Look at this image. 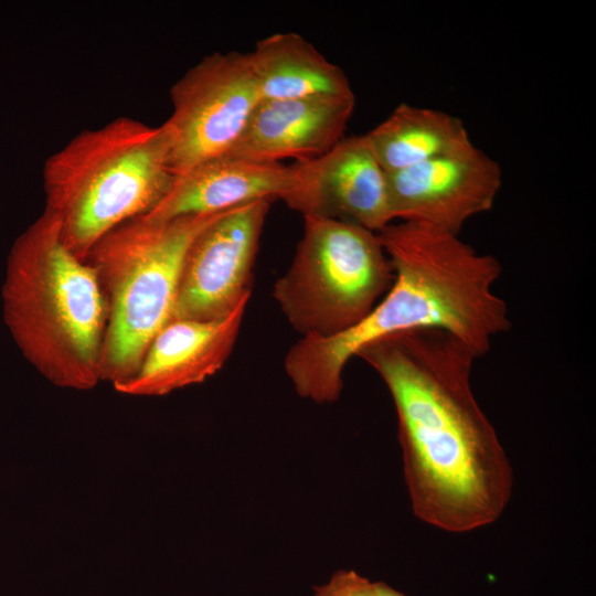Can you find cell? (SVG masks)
<instances>
[{"instance_id": "obj_6", "label": "cell", "mask_w": 596, "mask_h": 596, "mask_svg": "<svg viewBox=\"0 0 596 596\" xmlns=\"http://www.w3.org/2000/svg\"><path fill=\"white\" fill-rule=\"evenodd\" d=\"M392 263L379 233L304 216V233L273 297L301 337H331L363 320L390 289Z\"/></svg>"}, {"instance_id": "obj_15", "label": "cell", "mask_w": 596, "mask_h": 596, "mask_svg": "<svg viewBox=\"0 0 596 596\" xmlns=\"http://www.w3.org/2000/svg\"><path fill=\"white\" fill-rule=\"evenodd\" d=\"M365 137L386 172L414 167L475 145L458 117L405 103Z\"/></svg>"}, {"instance_id": "obj_4", "label": "cell", "mask_w": 596, "mask_h": 596, "mask_svg": "<svg viewBox=\"0 0 596 596\" xmlns=\"http://www.w3.org/2000/svg\"><path fill=\"white\" fill-rule=\"evenodd\" d=\"M173 178L162 127L119 117L82 131L46 160L44 211L58 222L66 246L86 260L108 232L148 214Z\"/></svg>"}, {"instance_id": "obj_16", "label": "cell", "mask_w": 596, "mask_h": 596, "mask_svg": "<svg viewBox=\"0 0 596 596\" xmlns=\"http://www.w3.org/2000/svg\"><path fill=\"white\" fill-rule=\"evenodd\" d=\"M313 596H406L383 582H372L353 570H340L315 588Z\"/></svg>"}, {"instance_id": "obj_3", "label": "cell", "mask_w": 596, "mask_h": 596, "mask_svg": "<svg viewBox=\"0 0 596 596\" xmlns=\"http://www.w3.org/2000/svg\"><path fill=\"white\" fill-rule=\"evenodd\" d=\"M3 297L18 344L50 382L83 391L100 381L104 292L92 265L66 246L46 211L12 248Z\"/></svg>"}, {"instance_id": "obj_12", "label": "cell", "mask_w": 596, "mask_h": 596, "mask_svg": "<svg viewBox=\"0 0 596 596\" xmlns=\"http://www.w3.org/2000/svg\"><path fill=\"white\" fill-rule=\"evenodd\" d=\"M354 106V94L260 99L225 156L275 163L318 158L343 138Z\"/></svg>"}, {"instance_id": "obj_10", "label": "cell", "mask_w": 596, "mask_h": 596, "mask_svg": "<svg viewBox=\"0 0 596 596\" xmlns=\"http://www.w3.org/2000/svg\"><path fill=\"white\" fill-rule=\"evenodd\" d=\"M283 196L302 216H324L379 233L393 223L386 171L365 135L343 137L324 155L288 166Z\"/></svg>"}, {"instance_id": "obj_14", "label": "cell", "mask_w": 596, "mask_h": 596, "mask_svg": "<svg viewBox=\"0 0 596 596\" xmlns=\"http://www.w3.org/2000/svg\"><path fill=\"white\" fill-rule=\"evenodd\" d=\"M248 57L262 99L353 94L344 72L297 33L262 39Z\"/></svg>"}, {"instance_id": "obj_5", "label": "cell", "mask_w": 596, "mask_h": 596, "mask_svg": "<svg viewBox=\"0 0 596 596\" xmlns=\"http://www.w3.org/2000/svg\"><path fill=\"white\" fill-rule=\"evenodd\" d=\"M223 212L171 220L138 216L92 248L86 260L97 275L107 309L100 381L115 385L138 370L149 344L171 319L190 246Z\"/></svg>"}, {"instance_id": "obj_1", "label": "cell", "mask_w": 596, "mask_h": 596, "mask_svg": "<svg viewBox=\"0 0 596 596\" xmlns=\"http://www.w3.org/2000/svg\"><path fill=\"white\" fill-rule=\"evenodd\" d=\"M356 356L393 400L414 514L449 533L496 522L511 499L513 471L471 389L477 354L449 333L416 330L382 338Z\"/></svg>"}, {"instance_id": "obj_11", "label": "cell", "mask_w": 596, "mask_h": 596, "mask_svg": "<svg viewBox=\"0 0 596 596\" xmlns=\"http://www.w3.org/2000/svg\"><path fill=\"white\" fill-rule=\"evenodd\" d=\"M249 299L227 316L213 320H170L153 338L138 370L117 392L161 396L214 375L236 343Z\"/></svg>"}, {"instance_id": "obj_13", "label": "cell", "mask_w": 596, "mask_h": 596, "mask_svg": "<svg viewBox=\"0 0 596 596\" xmlns=\"http://www.w3.org/2000/svg\"><path fill=\"white\" fill-rule=\"evenodd\" d=\"M288 166L222 156L180 174L146 215L153 220L213 214L259 200L283 199Z\"/></svg>"}, {"instance_id": "obj_9", "label": "cell", "mask_w": 596, "mask_h": 596, "mask_svg": "<svg viewBox=\"0 0 596 596\" xmlns=\"http://www.w3.org/2000/svg\"><path fill=\"white\" fill-rule=\"evenodd\" d=\"M386 177L393 220L454 235L468 220L492 209L502 184L499 163L475 145Z\"/></svg>"}, {"instance_id": "obj_8", "label": "cell", "mask_w": 596, "mask_h": 596, "mask_svg": "<svg viewBox=\"0 0 596 596\" xmlns=\"http://www.w3.org/2000/svg\"><path fill=\"white\" fill-rule=\"evenodd\" d=\"M268 200L223 212L190 246L170 320H213L251 297Z\"/></svg>"}, {"instance_id": "obj_7", "label": "cell", "mask_w": 596, "mask_h": 596, "mask_svg": "<svg viewBox=\"0 0 596 596\" xmlns=\"http://www.w3.org/2000/svg\"><path fill=\"white\" fill-rule=\"evenodd\" d=\"M170 96L172 113L161 127L174 175L228 153L262 99L248 53L240 52L203 57Z\"/></svg>"}, {"instance_id": "obj_2", "label": "cell", "mask_w": 596, "mask_h": 596, "mask_svg": "<svg viewBox=\"0 0 596 596\" xmlns=\"http://www.w3.org/2000/svg\"><path fill=\"white\" fill-rule=\"evenodd\" d=\"M379 236L394 269L386 294L354 327L331 337H300L285 356L286 374L302 398L338 401L350 359L382 338L440 330L480 358L511 328L508 306L493 291L502 273L497 257L418 222L391 223Z\"/></svg>"}]
</instances>
